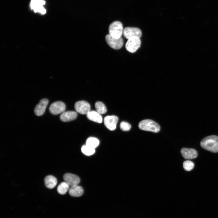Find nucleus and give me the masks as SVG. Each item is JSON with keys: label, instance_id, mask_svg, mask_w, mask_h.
I'll return each instance as SVG.
<instances>
[{"label": "nucleus", "instance_id": "15", "mask_svg": "<svg viewBox=\"0 0 218 218\" xmlns=\"http://www.w3.org/2000/svg\"><path fill=\"white\" fill-rule=\"evenodd\" d=\"M87 117L90 120L99 123L102 121V117L101 114L97 111H90L86 114Z\"/></svg>", "mask_w": 218, "mask_h": 218}, {"label": "nucleus", "instance_id": "23", "mask_svg": "<svg viewBox=\"0 0 218 218\" xmlns=\"http://www.w3.org/2000/svg\"><path fill=\"white\" fill-rule=\"evenodd\" d=\"M120 127L123 131H128L130 129L131 125L129 123L123 121L121 123Z\"/></svg>", "mask_w": 218, "mask_h": 218}, {"label": "nucleus", "instance_id": "13", "mask_svg": "<svg viewBox=\"0 0 218 218\" xmlns=\"http://www.w3.org/2000/svg\"><path fill=\"white\" fill-rule=\"evenodd\" d=\"M180 152L184 158L187 159H194L198 155L197 151L192 148H183L181 149Z\"/></svg>", "mask_w": 218, "mask_h": 218}, {"label": "nucleus", "instance_id": "14", "mask_svg": "<svg viewBox=\"0 0 218 218\" xmlns=\"http://www.w3.org/2000/svg\"><path fill=\"white\" fill-rule=\"evenodd\" d=\"M77 114L74 111H64L60 116V120L63 122H68L75 119L77 117Z\"/></svg>", "mask_w": 218, "mask_h": 218}, {"label": "nucleus", "instance_id": "16", "mask_svg": "<svg viewBox=\"0 0 218 218\" xmlns=\"http://www.w3.org/2000/svg\"><path fill=\"white\" fill-rule=\"evenodd\" d=\"M45 186L49 189H52L56 185L57 180L56 177L52 175L46 176L44 179Z\"/></svg>", "mask_w": 218, "mask_h": 218}, {"label": "nucleus", "instance_id": "11", "mask_svg": "<svg viewBox=\"0 0 218 218\" xmlns=\"http://www.w3.org/2000/svg\"><path fill=\"white\" fill-rule=\"evenodd\" d=\"M63 179L71 187L78 185L80 181V179L78 176L69 173L65 174L63 176Z\"/></svg>", "mask_w": 218, "mask_h": 218}, {"label": "nucleus", "instance_id": "2", "mask_svg": "<svg viewBox=\"0 0 218 218\" xmlns=\"http://www.w3.org/2000/svg\"><path fill=\"white\" fill-rule=\"evenodd\" d=\"M139 128L142 130L157 133L160 130L159 125L156 122L150 119L141 121L139 124Z\"/></svg>", "mask_w": 218, "mask_h": 218}, {"label": "nucleus", "instance_id": "19", "mask_svg": "<svg viewBox=\"0 0 218 218\" xmlns=\"http://www.w3.org/2000/svg\"><path fill=\"white\" fill-rule=\"evenodd\" d=\"M99 140L97 138L91 137L88 138L86 141V145L91 148L95 149L99 145Z\"/></svg>", "mask_w": 218, "mask_h": 218}, {"label": "nucleus", "instance_id": "4", "mask_svg": "<svg viewBox=\"0 0 218 218\" xmlns=\"http://www.w3.org/2000/svg\"><path fill=\"white\" fill-rule=\"evenodd\" d=\"M141 41L140 38L134 37L128 39L125 44V48L129 52H135L140 47Z\"/></svg>", "mask_w": 218, "mask_h": 218}, {"label": "nucleus", "instance_id": "9", "mask_svg": "<svg viewBox=\"0 0 218 218\" xmlns=\"http://www.w3.org/2000/svg\"><path fill=\"white\" fill-rule=\"evenodd\" d=\"M45 2L44 0H31L30 2V7L35 12H39L42 14H44L46 12V10L43 5H45Z\"/></svg>", "mask_w": 218, "mask_h": 218}, {"label": "nucleus", "instance_id": "6", "mask_svg": "<svg viewBox=\"0 0 218 218\" xmlns=\"http://www.w3.org/2000/svg\"><path fill=\"white\" fill-rule=\"evenodd\" d=\"M123 35L127 39L137 37L140 38L142 36V32L138 28L127 27L123 30Z\"/></svg>", "mask_w": 218, "mask_h": 218}, {"label": "nucleus", "instance_id": "5", "mask_svg": "<svg viewBox=\"0 0 218 218\" xmlns=\"http://www.w3.org/2000/svg\"><path fill=\"white\" fill-rule=\"evenodd\" d=\"M105 39L109 46L114 49L117 50L121 48L124 44V40L121 37L116 38L108 34L105 36Z\"/></svg>", "mask_w": 218, "mask_h": 218}, {"label": "nucleus", "instance_id": "17", "mask_svg": "<svg viewBox=\"0 0 218 218\" xmlns=\"http://www.w3.org/2000/svg\"><path fill=\"white\" fill-rule=\"evenodd\" d=\"M69 194L74 197H79L81 196L84 193L83 188L78 185L71 187L68 190Z\"/></svg>", "mask_w": 218, "mask_h": 218}, {"label": "nucleus", "instance_id": "8", "mask_svg": "<svg viewBox=\"0 0 218 218\" xmlns=\"http://www.w3.org/2000/svg\"><path fill=\"white\" fill-rule=\"evenodd\" d=\"M76 111L82 114H87L90 111L91 106L89 104L84 101L76 102L74 104Z\"/></svg>", "mask_w": 218, "mask_h": 218}, {"label": "nucleus", "instance_id": "22", "mask_svg": "<svg viewBox=\"0 0 218 218\" xmlns=\"http://www.w3.org/2000/svg\"><path fill=\"white\" fill-rule=\"evenodd\" d=\"M183 167L185 170L187 171H190L193 169L194 167V164L191 161L187 160L183 162Z\"/></svg>", "mask_w": 218, "mask_h": 218}, {"label": "nucleus", "instance_id": "1", "mask_svg": "<svg viewBox=\"0 0 218 218\" xmlns=\"http://www.w3.org/2000/svg\"><path fill=\"white\" fill-rule=\"evenodd\" d=\"M201 147L204 149L213 153L218 152V137L214 135L207 136L200 142Z\"/></svg>", "mask_w": 218, "mask_h": 218}, {"label": "nucleus", "instance_id": "7", "mask_svg": "<svg viewBox=\"0 0 218 218\" xmlns=\"http://www.w3.org/2000/svg\"><path fill=\"white\" fill-rule=\"evenodd\" d=\"M65 104L61 101H57L52 103L50 105L49 110L50 112L53 115L62 114L65 110Z\"/></svg>", "mask_w": 218, "mask_h": 218}, {"label": "nucleus", "instance_id": "12", "mask_svg": "<svg viewBox=\"0 0 218 218\" xmlns=\"http://www.w3.org/2000/svg\"><path fill=\"white\" fill-rule=\"evenodd\" d=\"M48 103V100L46 98L41 99L36 106L34 112L38 116H41L44 113Z\"/></svg>", "mask_w": 218, "mask_h": 218}, {"label": "nucleus", "instance_id": "21", "mask_svg": "<svg viewBox=\"0 0 218 218\" xmlns=\"http://www.w3.org/2000/svg\"><path fill=\"white\" fill-rule=\"evenodd\" d=\"M81 151L84 154L87 156H90L94 154L95 149L85 145L82 147Z\"/></svg>", "mask_w": 218, "mask_h": 218}, {"label": "nucleus", "instance_id": "10", "mask_svg": "<svg viewBox=\"0 0 218 218\" xmlns=\"http://www.w3.org/2000/svg\"><path fill=\"white\" fill-rule=\"evenodd\" d=\"M118 120V117L116 116H107L104 117V124L108 129L111 130H114L116 128Z\"/></svg>", "mask_w": 218, "mask_h": 218}, {"label": "nucleus", "instance_id": "20", "mask_svg": "<svg viewBox=\"0 0 218 218\" xmlns=\"http://www.w3.org/2000/svg\"><path fill=\"white\" fill-rule=\"evenodd\" d=\"M96 111L101 114H105L107 112V108L104 104L101 101H97L95 104Z\"/></svg>", "mask_w": 218, "mask_h": 218}, {"label": "nucleus", "instance_id": "3", "mask_svg": "<svg viewBox=\"0 0 218 218\" xmlns=\"http://www.w3.org/2000/svg\"><path fill=\"white\" fill-rule=\"evenodd\" d=\"M108 30L109 35L111 36L116 38H119L123 34V25L119 21H114L110 25Z\"/></svg>", "mask_w": 218, "mask_h": 218}, {"label": "nucleus", "instance_id": "18", "mask_svg": "<svg viewBox=\"0 0 218 218\" xmlns=\"http://www.w3.org/2000/svg\"><path fill=\"white\" fill-rule=\"evenodd\" d=\"M69 186L68 184L66 182H62L57 187V192L60 194H64L69 190Z\"/></svg>", "mask_w": 218, "mask_h": 218}]
</instances>
